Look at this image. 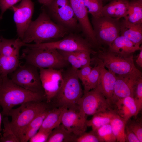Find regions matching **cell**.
Listing matches in <instances>:
<instances>
[{"instance_id":"obj_1","label":"cell","mask_w":142,"mask_h":142,"mask_svg":"<svg viewBox=\"0 0 142 142\" xmlns=\"http://www.w3.org/2000/svg\"><path fill=\"white\" fill-rule=\"evenodd\" d=\"M35 20L32 21L21 40L23 43L39 44L58 40L70 33L55 22L43 8Z\"/></svg>"},{"instance_id":"obj_2","label":"cell","mask_w":142,"mask_h":142,"mask_svg":"<svg viewBox=\"0 0 142 142\" xmlns=\"http://www.w3.org/2000/svg\"><path fill=\"white\" fill-rule=\"evenodd\" d=\"M0 84V106L2 116H7L15 106L29 101L45 100L44 94L25 89L14 83L8 77L2 78Z\"/></svg>"},{"instance_id":"obj_3","label":"cell","mask_w":142,"mask_h":142,"mask_svg":"<svg viewBox=\"0 0 142 142\" xmlns=\"http://www.w3.org/2000/svg\"><path fill=\"white\" fill-rule=\"evenodd\" d=\"M25 63L37 68L63 69L69 64L57 50L26 47L21 57Z\"/></svg>"},{"instance_id":"obj_4","label":"cell","mask_w":142,"mask_h":142,"mask_svg":"<svg viewBox=\"0 0 142 142\" xmlns=\"http://www.w3.org/2000/svg\"><path fill=\"white\" fill-rule=\"evenodd\" d=\"M49 104L46 101H29L20 105L16 108L12 109L9 111L7 116L11 118V128L20 142L25 128L38 114L49 108Z\"/></svg>"},{"instance_id":"obj_5","label":"cell","mask_w":142,"mask_h":142,"mask_svg":"<svg viewBox=\"0 0 142 142\" xmlns=\"http://www.w3.org/2000/svg\"><path fill=\"white\" fill-rule=\"evenodd\" d=\"M71 67L63 71L64 82L55 97L59 106L78 110V102L83 95L81 85L76 73Z\"/></svg>"},{"instance_id":"obj_6","label":"cell","mask_w":142,"mask_h":142,"mask_svg":"<svg viewBox=\"0 0 142 142\" xmlns=\"http://www.w3.org/2000/svg\"><path fill=\"white\" fill-rule=\"evenodd\" d=\"M51 18L69 33L81 31L69 0H53L48 5L43 6Z\"/></svg>"},{"instance_id":"obj_7","label":"cell","mask_w":142,"mask_h":142,"mask_svg":"<svg viewBox=\"0 0 142 142\" xmlns=\"http://www.w3.org/2000/svg\"><path fill=\"white\" fill-rule=\"evenodd\" d=\"M96 58L102 61L108 70L116 75L142 74L134 64L133 54L125 56L104 50H99Z\"/></svg>"},{"instance_id":"obj_8","label":"cell","mask_w":142,"mask_h":142,"mask_svg":"<svg viewBox=\"0 0 142 142\" xmlns=\"http://www.w3.org/2000/svg\"><path fill=\"white\" fill-rule=\"evenodd\" d=\"M120 19L103 16L92 17L94 32L99 46H109L120 35Z\"/></svg>"},{"instance_id":"obj_9","label":"cell","mask_w":142,"mask_h":142,"mask_svg":"<svg viewBox=\"0 0 142 142\" xmlns=\"http://www.w3.org/2000/svg\"><path fill=\"white\" fill-rule=\"evenodd\" d=\"M25 47L53 49L65 52L86 50L95 54L93 47L85 38L76 33H70L63 39L54 41L39 44L23 43Z\"/></svg>"},{"instance_id":"obj_10","label":"cell","mask_w":142,"mask_h":142,"mask_svg":"<svg viewBox=\"0 0 142 142\" xmlns=\"http://www.w3.org/2000/svg\"><path fill=\"white\" fill-rule=\"evenodd\" d=\"M38 68L25 63L11 73V80L18 85L32 92L44 94Z\"/></svg>"},{"instance_id":"obj_11","label":"cell","mask_w":142,"mask_h":142,"mask_svg":"<svg viewBox=\"0 0 142 142\" xmlns=\"http://www.w3.org/2000/svg\"><path fill=\"white\" fill-rule=\"evenodd\" d=\"M79 110L86 116L111 109L109 102L97 86L84 92L77 103Z\"/></svg>"},{"instance_id":"obj_12","label":"cell","mask_w":142,"mask_h":142,"mask_svg":"<svg viewBox=\"0 0 142 142\" xmlns=\"http://www.w3.org/2000/svg\"><path fill=\"white\" fill-rule=\"evenodd\" d=\"M40 80L44 91L45 101L50 103L55 98L64 82L63 69H39Z\"/></svg>"},{"instance_id":"obj_13","label":"cell","mask_w":142,"mask_h":142,"mask_svg":"<svg viewBox=\"0 0 142 142\" xmlns=\"http://www.w3.org/2000/svg\"><path fill=\"white\" fill-rule=\"evenodd\" d=\"M10 9L14 13L13 19L18 36L21 40L32 21L34 10V4L32 0H22Z\"/></svg>"},{"instance_id":"obj_14","label":"cell","mask_w":142,"mask_h":142,"mask_svg":"<svg viewBox=\"0 0 142 142\" xmlns=\"http://www.w3.org/2000/svg\"><path fill=\"white\" fill-rule=\"evenodd\" d=\"M70 3L82 33L93 48L99 46L95 36L93 27L83 0H69Z\"/></svg>"},{"instance_id":"obj_15","label":"cell","mask_w":142,"mask_h":142,"mask_svg":"<svg viewBox=\"0 0 142 142\" xmlns=\"http://www.w3.org/2000/svg\"><path fill=\"white\" fill-rule=\"evenodd\" d=\"M141 77H142V74L116 75L111 105L119 99L129 96L133 97L136 83L138 79Z\"/></svg>"},{"instance_id":"obj_16","label":"cell","mask_w":142,"mask_h":142,"mask_svg":"<svg viewBox=\"0 0 142 142\" xmlns=\"http://www.w3.org/2000/svg\"><path fill=\"white\" fill-rule=\"evenodd\" d=\"M86 116L79 110L65 108L61 119V124L68 131L78 136L86 131Z\"/></svg>"},{"instance_id":"obj_17","label":"cell","mask_w":142,"mask_h":142,"mask_svg":"<svg viewBox=\"0 0 142 142\" xmlns=\"http://www.w3.org/2000/svg\"><path fill=\"white\" fill-rule=\"evenodd\" d=\"M94 59L98 62L100 65V75L97 86L111 106L116 79V75L106 69L101 60L96 58Z\"/></svg>"},{"instance_id":"obj_18","label":"cell","mask_w":142,"mask_h":142,"mask_svg":"<svg viewBox=\"0 0 142 142\" xmlns=\"http://www.w3.org/2000/svg\"><path fill=\"white\" fill-rule=\"evenodd\" d=\"M111 109L126 123L133 116L138 114L133 97L129 96L119 99L112 105Z\"/></svg>"},{"instance_id":"obj_19","label":"cell","mask_w":142,"mask_h":142,"mask_svg":"<svg viewBox=\"0 0 142 142\" xmlns=\"http://www.w3.org/2000/svg\"><path fill=\"white\" fill-rule=\"evenodd\" d=\"M142 49L140 44L134 43L124 37L119 35L108 47V51L122 55L128 56Z\"/></svg>"},{"instance_id":"obj_20","label":"cell","mask_w":142,"mask_h":142,"mask_svg":"<svg viewBox=\"0 0 142 142\" xmlns=\"http://www.w3.org/2000/svg\"><path fill=\"white\" fill-rule=\"evenodd\" d=\"M129 2V0H112L103 6L102 15L115 18H124L128 10Z\"/></svg>"},{"instance_id":"obj_21","label":"cell","mask_w":142,"mask_h":142,"mask_svg":"<svg viewBox=\"0 0 142 142\" xmlns=\"http://www.w3.org/2000/svg\"><path fill=\"white\" fill-rule=\"evenodd\" d=\"M120 35L140 45L142 42V23H133L122 19L120 20Z\"/></svg>"},{"instance_id":"obj_22","label":"cell","mask_w":142,"mask_h":142,"mask_svg":"<svg viewBox=\"0 0 142 142\" xmlns=\"http://www.w3.org/2000/svg\"><path fill=\"white\" fill-rule=\"evenodd\" d=\"M66 108L62 106L50 110L45 118L39 130L50 132L61 124L63 113Z\"/></svg>"},{"instance_id":"obj_23","label":"cell","mask_w":142,"mask_h":142,"mask_svg":"<svg viewBox=\"0 0 142 142\" xmlns=\"http://www.w3.org/2000/svg\"><path fill=\"white\" fill-rule=\"evenodd\" d=\"M19 54L9 56L0 55V74L2 78L8 77L19 65Z\"/></svg>"},{"instance_id":"obj_24","label":"cell","mask_w":142,"mask_h":142,"mask_svg":"<svg viewBox=\"0 0 142 142\" xmlns=\"http://www.w3.org/2000/svg\"><path fill=\"white\" fill-rule=\"evenodd\" d=\"M116 114L112 109L96 113L93 115L90 120H87V126L91 127L92 130L95 131L100 127L110 123Z\"/></svg>"},{"instance_id":"obj_25","label":"cell","mask_w":142,"mask_h":142,"mask_svg":"<svg viewBox=\"0 0 142 142\" xmlns=\"http://www.w3.org/2000/svg\"><path fill=\"white\" fill-rule=\"evenodd\" d=\"M77 137L61 124L51 131L46 142H75Z\"/></svg>"},{"instance_id":"obj_26","label":"cell","mask_w":142,"mask_h":142,"mask_svg":"<svg viewBox=\"0 0 142 142\" xmlns=\"http://www.w3.org/2000/svg\"><path fill=\"white\" fill-rule=\"evenodd\" d=\"M0 55L9 56L19 54L22 47L20 44L21 39H7L2 37L0 38Z\"/></svg>"},{"instance_id":"obj_27","label":"cell","mask_w":142,"mask_h":142,"mask_svg":"<svg viewBox=\"0 0 142 142\" xmlns=\"http://www.w3.org/2000/svg\"><path fill=\"white\" fill-rule=\"evenodd\" d=\"M123 18L132 23H142V3L136 0L129 1L128 10Z\"/></svg>"},{"instance_id":"obj_28","label":"cell","mask_w":142,"mask_h":142,"mask_svg":"<svg viewBox=\"0 0 142 142\" xmlns=\"http://www.w3.org/2000/svg\"><path fill=\"white\" fill-rule=\"evenodd\" d=\"M126 124L123 119L116 114L111 121L110 124L116 142H125V129Z\"/></svg>"},{"instance_id":"obj_29","label":"cell","mask_w":142,"mask_h":142,"mask_svg":"<svg viewBox=\"0 0 142 142\" xmlns=\"http://www.w3.org/2000/svg\"><path fill=\"white\" fill-rule=\"evenodd\" d=\"M96 61V65L92 67V70L84 83V92L90 91L96 88L98 86L100 75V65Z\"/></svg>"},{"instance_id":"obj_30","label":"cell","mask_w":142,"mask_h":142,"mask_svg":"<svg viewBox=\"0 0 142 142\" xmlns=\"http://www.w3.org/2000/svg\"><path fill=\"white\" fill-rule=\"evenodd\" d=\"M2 121L4 128L3 135L0 138V142H20L12 129L8 116H2Z\"/></svg>"},{"instance_id":"obj_31","label":"cell","mask_w":142,"mask_h":142,"mask_svg":"<svg viewBox=\"0 0 142 142\" xmlns=\"http://www.w3.org/2000/svg\"><path fill=\"white\" fill-rule=\"evenodd\" d=\"M87 12L92 17L97 18L102 16V12L103 6L102 0H83Z\"/></svg>"},{"instance_id":"obj_32","label":"cell","mask_w":142,"mask_h":142,"mask_svg":"<svg viewBox=\"0 0 142 142\" xmlns=\"http://www.w3.org/2000/svg\"><path fill=\"white\" fill-rule=\"evenodd\" d=\"M95 131L102 142H116L110 123L100 127Z\"/></svg>"},{"instance_id":"obj_33","label":"cell","mask_w":142,"mask_h":142,"mask_svg":"<svg viewBox=\"0 0 142 142\" xmlns=\"http://www.w3.org/2000/svg\"><path fill=\"white\" fill-rule=\"evenodd\" d=\"M58 50L69 64L71 65L72 68L77 70L82 67L75 52H65Z\"/></svg>"},{"instance_id":"obj_34","label":"cell","mask_w":142,"mask_h":142,"mask_svg":"<svg viewBox=\"0 0 142 142\" xmlns=\"http://www.w3.org/2000/svg\"><path fill=\"white\" fill-rule=\"evenodd\" d=\"M133 97L137 109L138 114L142 109V78H140L136 83Z\"/></svg>"},{"instance_id":"obj_35","label":"cell","mask_w":142,"mask_h":142,"mask_svg":"<svg viewBox=\"0 0 142 142\" xmlns=\"http://www.w3.org/2000/svg\"><path fill=\"white\" fill-rule=\"evenodd\" d=\"M75 142H102L95 131H86L76 138Z\"/></svg>"},{"instance_id":"obj_36","label":"cell","mask_w":142,"mask_h":142,"mask_svg":"<svg viewBox=\"0 0 142 142\" xmlns=\"http://www.w3.org/2000/svg\"><path fill=\"white\" fill-rule=\"evenodd\" d=\"M75 52L82 67L90 65L92 61L90 55L93 54L92 52L86 50H81Z\"/></svg>"},{"instance_id":"obj_37","label":"cell","mask_w":142,"mask_h":142,"mask_svg":"<svg viewBox=\"0 0 142 142\" xmlns=\"http://www.w3.org/2000/svg\"><path fill=\"white\" fill-rule=\"evenodd\" d=\"M138 138L142 142V123L141 120L134 121L127 125Z\"/></svg>"},{"instance_id":"obj_38","label":"cell","mask_w":142,"mask_h":142,"mask_svg":"<svg viewBox=\"0 0 142 142\" xmlns=\"http://www.w3.org/2000/svg\"><path fill=\"white\" fill-rule=\"evenodd\" d=\"M92 67L90 65H88L77 69L76 73L77 76L83 85L90 74Z\"/></svg>"},{"instance_id":"obj_39","label":"cell","mask_w":142,"mask_h":142,"mask_svg":"<svg viewBox=\"0 0 142 142\" xmlns=\"http://www.w3.org/2000/svg\"><path fill=\"white\" fill-rule=\"evenodd\" d=\"M51 132L39 130L37 133L29 140V142H46Z\"/></svg>"},{"instance_id":"obj_40","label":"cell","mask_w":142,"mask_h":142,"mask_svg":"<svg viewBox=\"0 0 142 142\" xmlns=\"http://www.w3.org/2000/svg\"><path fill=\"white\" fill-rule=\"evenodd\" d=\"M22 0H0V9L2 16L7 10Z\"/></svg>"},{"instance_id":"obj_41","label":"cell","mask_w":142,"mask_h":142,"mask_svg":"<svg viewBox=\"0 0 142 142\" xmlns=\"http://www.w3.org/2000/svg\"><path fill=\"white\" fill-rule=\"evenodd\" d=\"M125 142H140L138 138L126 124L125 129Z\"/></svg>"},{"instance_id":"obj_42","label":"cell","mask_w":142,"mask_h":142,"mask_svg":"<svg viewBox=\"0 0 142 142\" xmlns=\"http://www.w3.org/2000/svg\"><path fill=\"white\" fill-rule=\"evenodd\" d=\"M136 62L138 66L142 67V49L140 50V53L137 57Z\"/></svg>"},{"instance_id":"obj_43","label":"cell","mask_w":142,"mask_h":142,"mask_svg":"<svg viewBox=\"0 0 142 142\" xmlns=\"http://www.w3.org/2000/svg\"><path fill=\"white\" fill-rule=\"evenodd\" d=\"M53 0H38L39 3L42 5V6H45L50 4Z\"/></svg>"},{"instance_id":"obj_44","label":"cell","mask_w":142,"mask_h":142,"mask_svg":"<svg viewBox=\"0 0 142 142\" xmlns=\"http://www.w3.org/2000/svg\"><path fill=\"white\" fill-rule=\"evenodd\" d=\"M2 121V116L1 113H0V133L2 130L1 128V123Z\"/></svg>"},{"instance_id":"obj_45","label":"cell","mask_w":142,"mask_h":142,"mask_svg":"<svg viewBox=\"0 0 142 142\" xmlns=\"http://www.w3.org/2000/svg\"><path fill=\"white\" fill-rule=\"evenodd\" d=\"M2 78L0 74V84L2 82Z\"/></svg>"},{"instance_id":"obj_46","label":"cell","mask_w":142,"mask_h":142,"mask_svg":"<svg viewBox=\"0 0 142 142\" xmlns=\"http://www.w3.org/2000/svg\"><path fill=\"white\" fill-rule=\"evenodd\" d=\"M112 0H102V2H109V1L110 2V1H111Z\"/></svg>"},{"instance_id":"obj_47","label":"cell","mask_w":142,"mask_h":142,"mask_svg":"<svg viewBox=\"0 0 142 142\" xmlns=\"http://www.w3.org/2000/svg\"><path fill=\"white\" fill-rule=\"evenodd\" d=\"M140 3H142V0H136Z\"/></svg>"},{"instance_id":"obj_48","label":"cell","mask_w":142,"mask_h":142,"mask_svg":"<svg viewBox=\"0 0 142 142\" xmlns=\"http://www.w3.org/2000/svg\"><path fill=\"white\" fill-rule=\"evenodd\" d=\"M2 18V16L1 15H0V21L1 19ZM1 42V39L0 38V43Z\"/></svg>"}]
</instances>
